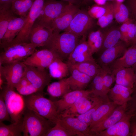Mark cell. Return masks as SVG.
I'll use <instances>...</instances> for the list:
<instances>
[{"instance_id":"cell-43","label":"cell","mask_w":136,"mask_h":136,"mask_svg":"<svg viewBox=\"0 0 136 136\" xmlns=\"http://www.w3.org/2000/svg\"><path fill=\"white\" fill-rule=\"evenodd\" d=\"M15 88L19 94L25 96L30 95L38 92L37 90L31 83Z\"/></svg>"},{"instance_id":"cell-30","label":"cell","mask_w":136,"mask_h":136,"mask_svg":"<svg viewBox=\"0 0 136 136\" xmlns=\"http://www.w3.org/2000/svg\"><path fill=\"white\" fill-rule=\"evenodd\" d=\"M68 65L77 69L92 78L100 72L101 69V67L95 60Z\"/></svg>"},{"instance_id":"cell-5","label":"cell","mask_w":136,"mask_h":136,"mask_svg":"<svg viewBox=\"0 0 136 136\" xmlns=\"http://www.w3.org/2000/svg\"><path fill=\"white\" fill-rule=\"evenodd\" d=\"M1 92L3 95L12 123L22 119L26 108L24 97L15 92L14 89L6 86Z\"/></svg>"},{"instance_id":"cell-26","label":"cell","mask_w":136,"mask_h":136,"mask_svg":"<svg viewBox=\"0 0 136 136\" xmlns=\"http://www.w3.org/2000/svg\"><path fill=\"white\" fill-rule=\"evenodd\" d=\"M48 68L51 77L59 80L65 78L70 74L68 64L58 57L52 62Z\"/></svg>"},{"instance_id":"cell-7","label":"cell","mask_w":136,"mask_h":136,"mask_svg":"<svg viewBox=\"0 0 136 136\" xmlns=\"http://www.w3.org/2000/svg\"><path fill=\"white\" fill-rule=\"evenodd\" d=\"M45 0H35L27 17L23 28L13 41L7 45L16 44L29 43V34L33 24L41 13Z\"/></svg>"},{"instance_id":"cell-46","label":"cell","mask_w":136,"mask_h":136,"mask_svg":"<svg viewBox=\"0 0 136 136\" xmlns=\"http://www.w3.org/2000/svg\"><path fill=\"white\" fill-rule=\"evenodd\" d=\"M131 20L129 19L127 21L123 23L119 29L121 34L120 40L124 42L125 43L126 41L128 25Z\"/></svg>"},{"instance_id":"cell-51","label":"cell","mask_w":136,"mask_h":136,"mask_svg":"<svg viewBox=\"0 0 136 136\" xmlns=\"http://www.w3.org/2000/svg\"><path fill=\"white\" fill-rule=\"evenodd\" d=\"M98 5H104L106 3L107 0H93Z\"/></svg>"},{"instance_id":"cell-49","label":"cell","mask_w":136,"mask_h":136,"mask_svg":"<svg viewBox=\"0 0 136 136\" xmlns=\"http://www.w3.org/2000/svg\"><path fill=\"white\" fill-rule=\"evenodd\" d=\"M79 6L82 4L81 0H61Z\"/></svg>"},{"instance_id":"cell-54","label":"cell","mask_w":136,"mask_h":136,"mask_svg":"<svg viewBox=\"0 0 136 136\" xmlns=\"http://www.w3.org/2000/svg\"><path fill=\"white\" fill-rule=\"evenodd\" d=\"M82 2V3H86L90 0H81Z\"/></svg>"},{"instance_id":"cell-47","label":"cell","mask_w":136,"mask_h":136,"mask_svg":"<svg viewBox=\"0 0 136 136\" xmlns=\"http://www.w3.org/2000/svg\"><path fill=\"white\" fill-rule=\"evenodd\" d=\"M127 7L136 20V0H127Z\"/></svg>"},{"instance_id":"cell-8","label":"cell","mask_w":136,"mask_h":136,"mask_svg":"<svg viewBox=\"0 0 136 136\" xmlns=\"http://www.w3.org/2000/svg\"><path fill=\"white\" fill-rule=\"evenodd\" d=\"M94 24L93 18L88 12L80 9L76 14L68 27L64 31L80 37L86 35Z\"/></svg>"},{"instance_id":"cell-45","label":"cell","mask_w":136,"mask_h":136,"mask_svg":"<svg viewBox=\"0 0 136 136\" xmlns=\"http://www.w3.org/2000/svg\"><path fill=\"white\" fill-rule=\"evenodd\" d=\"M128 102L129 103V105H127L126 111L134 115L136 114V93L131 96Z\"/></svg>"},{"instance_id":"cell-21","label":"cell","mask_w":136,"mask_h":136,"mask_svg":"<svg viewBox=\"0 0 136 136\" xmlns=\"http://www.w3.org/2000/svg\"><path fill=\"white\" fill-rule=\"evenodd\" d=\"M69 66L70 76L65 79L72 90H85L93 78L75 68Z\"/></svg>"},{"instance_id":"cell-16","label":"cell","mask_w":136,"mask_h":136,"mask_svg":"<svg viewBox=\"0 0 136 136\" xmlns=\"http://www.w3.org/2000/svg\"><path fill=\"white\" fill-rule=\"evenodd\" d=\"M127 46L124 42L120 40L114 46L99 54L97 63L101 67L109 66L124 55L127 49Z\"/></svg>"},{"instance_id":"cell-11","label":"cell","mask_w":136,"mask_h":136,"mask_svg":"<svg viewBox=\"0 0 136 136\" xmlns=\"http://www.w3.org/2000/svg\"><path fill=\"white\" fill-rule=\"evenodd\" d=\"M24 76L38 90L43 92L45 87L49 84L51 77L46 69L26 65Z\"/></svg>"},{"instance_id":"cell-40","label":"cell","mask_w":136,"mask_h":136,"mask_svg":"<svg viewBox=\"0 0 136 136\" xmlns=\"http://www.w3.org/2000/svg\"><path fill=\"white\" fill-rule=\"evenodd\" d=\"M6 121L11 122L3 95L1 92L0 95V122Z\"/></svg>"},{"instance_id":"cell-48","label":"cell","mask_w":136,"mask_h":136,"mask_svg":"<svg viewBox=\"0 0 136 136\" xmlns=\"http://www.w3.org/2000/svg\"><path fill=\"white\" fill-rule=\"evenodd\" d=\"M130 136H136V120H131L130 125Z\"/></svg>"},{"instance_id":"cell-55","label":"cell","mask_w":136,"mask_h":136,"mask_svg":"<svg viewBox=\"0 0 136 136\" xmlns=\"http://www.w3.org/2000/svg\"><path fill=\"white\" fill-rule=\"evenodd\" d=\"M132 67L133 68L135 71L136 69V63Z\"/></svg>"},{"instance_id":"cell-32","label":"cell","mask_w":136,"mask_h":136,"mask_svg":"<svg viewBox=\"0 0 136 136\" xmlns=\"http://www.w3.org/2000/svg\"><path fill=\"white\" fill-rule=\"evenodd\" d=\"M121 38L120 30L116 28L110 29L105 34H103L102 46L98 51L99 54L106 49L115 45L120 40Z\"/></svg>"},{"instance_id":"cell-29","label":"cell","mask_w":136,"mask_h":136,"mask_svg":"<svg viewBox=\"0 0 136 136\" xmlns=\"http://www.w3.org/2000/svg\"><path fill=\"white\" fill-rule=\"evenodd\" d=\"M100 72L92 79V94L94 95L103 98H108L105 94L103 89V79L106 74L110 73L109 67L107 66L101 67Z\"/></svg>"},{"instance_id":"cell-35","label":"cell","mask_w":136,"mask_h":136,"mask_svg":"<svg viewBox=\"0 0 136 136\" xmlns=\"http://www.w3.org/2000/svg\"><path fill=\"white\" fill-rule=\"evenodd\" d=\"M114 18L118 23H124L129 18V10L127 7L122 3L116 1L112 3Z\"/></svg>"},{"instance_id":"cell-28","label":"cell","mask_w":136,"mask_h":136,"mask_svg":"<svg viewBox=\"0 0 136 136\" xmlns=\"http://www.w3.org/2000/svg\"><path fill=\"white\" fill-rule=\"evenodd\" d=\"M11 4L0 5V41L11 21L16 17L11 9Z\"/></svg>"},{"instance_id":"cell-13","label":"cell","mask_w":136,"mask_h":136,"mask_svg":"<svg viewBox=\"0 0 136 136\" xmlns=\"http://www.w3.org/2000/svg\"><path fill=\"white\" fill-rule=\"evenodd\" d=\"M79 6L69 3L66 5L51 24L50 29L53 33H59L68 27L75 15L80 10Z\"/></svg>"},{"instance_id":"cell-38","label":"cell","mask_w":136,"mask_h":136,"mask_svg":"<svg viewBox=\"0 0 136 136\" xmlns=\"http://www.w3.org/2000/svg\"><path fill=\"white\" fill-rule=\"evenodd\" d=\"M53 127L48 131L45 136H72L77 135L62 126L58 119Z\"/></svg>"},{"instance_id":"cell-56","label":"cell","mask_w":136,"mask_h":136,"mask_svg":"<svg viewBox=\"0 0 136 136\" xmlns=\"http://www.w3.org/2000/svg\"><path fill=\"white\" fill-rule=\"evenodd\" d=\"M125 0H116V1L118 2H119L122 3Z\"/></svg>"},{"instance_id":"cell-37","label":"cell","mask_w":136,"mask_h":136,"mask_svg":"<svg viewBox=\"0 0 136 136\" xmlns=\"http://www.w3.org/2000/svg\"><path fill=\"white\" fill-rule=\"evenodd\" d=\"M106 12L101 17L98 19L97 24L101 28L107 26L113 21L114 18L112 3H107L104 5Z\"/></svg>"},{"instance_id":"cell-14","label":"cell","mask_w":136,"mask_h":136,"mask_svg":"<svg viewBox=\"0 0 136 136\" xmlns=\"http://www.w3.org/2000/svg\"><path fill=\"white\" fill-rule=\"evenodd\" d=\"M86 40V35L82 36L78 43L69 56L66 62L69 65L95 60Z\"/></svg>"},{"instance_id":"cell-12","label":"cell","mask_w":136,"mask_h":136,"mask_svg":"<svg viewBox=\"0 0 136 136\" xmlns=\"http://www.w3.org/2000/svg\"><path fill=\"white\" fill-rule=\"evenodd\" d=\"M57 57L52 51L45 48L35 51L22 62L26 65L44 69Z\"/></svg>"},{"instance_id":"cell-25","label":"cell","mask_w":136,"mask_h":136,"mask_svg":"<svg viewBox=\"0 0 136 136\" xmlns=\"http://www.w3.org/2000/svg\"><path fill=\"white\" fill-rule=\"evenodd\" d=\"M118 105L112 101H106L101 104L94 113L89 126L90 130L102 121L112 113Z\"/></svg>"},{"instance_id":"cell-24","label":"cell","mask_w":136,"mask_h":136,"mask_svg":"<svg viewBox=\"0 0 136 136\" xmlns=\"http://www.w3.org/2000/svg\"><path fill=\"white\" fill-rule=\"evenodd\" d=\"M133 92V89L116 84L108 94L112 101L118 105H121L130 100Z\"/></svg>"},{"instance_id":"cell-34","label":"cell","mask_w":136,"mask_h":136,"mask_svg":"<svg viewBox=\"0 0 136 136\" xmlns=\"http://www.w3.org/2000/svg\"><path fill=\"white\" fill-rule=\"evenodd\" d=\"M23 118L20 121L7 125L0 122V136H21L23 133Z\"/></svg>"},{"instance_id":"cell-58","label":"cell","mask_w":136,"mask_h":136,"mask_svg":"<svg viewBox=\"0 0 136 136\" xmlns=\"http://www.w3.org/2000/svg\"><path fill=\"white\" fill-rule=\"evenodd\" d=\"M134 92H135V93H136V89L134 90Z\"/></svg>"},{"instance_id":"cell-22","label":"cell","mask_w":136,"mask_h":136,"mask_svg":"<svg viewBox=\"0 0 136 136\" xmlns=\"http://www.w3.org/2000/svg\"><path fill=\"white\" fill-rule=\"evenodd\" d=\"M27 17H16L10 22L5 34L0 41L2 48L11 43L23 28Z\"/></svg>"},{"instance_id":"cell-44","label":"cell","mask_w":136,"mask_h":136,"mask_svg":"<svg viewBox=\"0 0 136 136\" xmlns=\"http://www.w3.org/2000/svg\"><path fill=\"white\" fill-rule=\"evenodd\" d=\"M135 36V28L134 23L131 20L128 24L126 44L128 46L131 45Z\"/></svg>"},{"instance_id":"cell-39","label":"cell","mask_w":136,"mask_h":136,"mask_svg":"<svg viewBox=\"0 0 136 136\" xmlns=\"http://www.w3.org/2000/svg\"><path fill=\"white\" fill-rule=\"evenodd\" d=\"M109 100L108 98L102 99L86 112L83 114L79 115L76 117L81 121L87 124L89 126L93 116L98 108L102 103Z\"/></svg>"},{"instance_id":"cell-57","label":"cell","mask_w":136,"mask_h":136,"mask_svg":"<svg viewBox=\"0 0 136 136\" xmlns=\"http://www.w3.org/2000/svg\"><path fill=\"white\" fill-rule=\"evenodd\" d=\"M133 117H134V119L136 120V114L134 115Z\"/></svg>"},{"instance_id":"cell-50","label":"cell","mask_w":136,"mask_h":136,"mask_svg":"<svg viewBox=\"0 0 136 136\" xmlns=\"http://www.w3.org/2000/svg\"><path fill=\"white\" fill-rule=\"evenodd\" d=\"M14 0H0V5L11 4Z\"/></svg>"},{"instance_id":"cell-4","label":"cell","mask_w":136,"mask_h":136,"mask_svg":"<svg viewBox=\"0 0 136 136\" xmlns=\"http://www.w3.org/2000/svg\"><path fill=\"white\" fill-rule=\"evenodd\" d=\"M37 47L30 43L8 45L3 48L0 55V65L22 61L31 55Z\"/></svg>"},{"instance_id":"cell-9","label":"cell","mask_w":136,"mask_h":136,"mask_svg":"<svg viewBox=\"0 0 136 136\" xmlns=\"http://www.w3.org/2000/svg\"><path fill=\"white\" fill-rule=\"evenodd\" d=\"M103 99L93 94L81 97L71 106L60 113L59 118L76 117L86 112Z\"/></svg>"},{"instance_id":"cell-42","label":"cell","mask_w":136,"mask_h":136,"mask_svg":"<svg viewBox=\"0 0 136 136\" xmlns=\"http://www.w3.org/2000/svg\"><path fill=\"white\" fill-rule=\"evenodd\" d=\"M106 10L104 5L103 6L95 5L91 7L88 12L92 18L98 19L104 14Z\"/></svg>"},{"instance_id":"cell-2","label":"cell","mask_w":136,"mask_h":136,"mask_svg":"<svg viewBox=\"0 0 136 136\" xmlns=\"http://www.w3.org/2000/svg\"><path fill=\"white\" fill-rule=\"evenodd\" d=\"M79 38L68 31L53 33L45 47L52 51L62 60L67 59L78 43L80 40Z\"/></svg>"},{"instance_id":"cell-33","label":"cell","mask_w":136,"mask_h":136,"mask_svg":"<svg viewBox=\"0 0 136 136\" xmlns=\"http://www.w3.org/2000/svg\"><path fill=\"white\" fill-rule=\"evenodd\" d=\"M35 0H14L11 9L14 13L19 17H27Z\"/></svg>"},{"instance_id":"cell-53","label":"cell","mask_w":136,"mask_h":136,"mask_svg":"<svg viewBox=\"0 0 136 136\" xmlns=\"http://www.w3.org/2000/svg\"><path fill=\"white\" fill-rule=\"evenodd\" d=\"M133 91L136 89V69L135 71L134 74V83L133 87Z\"/></svg>"},{"instance_id":"cell-17","label":"cell","mask_w":136,"mask_h":136,"mask_svg":"<svg viewBox=\"0 0 136 136\" xmlns=\"http://www.w3.org/2000/svg\"><path fill=\"white\" fill-rule=\"evenodd\" d=\"M134 115L126 112L120 121L107 129L98 133V136H130V122Z\"/></svg>"},{"instance_id":"cell-52","label":"cell","mask_w":136,"mask_h":136,"mask_svg":"<svg viewBox=\"0 0 136 136\" xmlns=\"http://www.w3.org/2000/svg\"><path fill=\"white\" fill-rule=\"evenodd\" d=\"M134 23L135 25V36L134 39L131 43V45L136 44V20L135 21Z\"/></svg>"},{"instance_id":"cell-59","label":"cell","mask_w":136,"mask_h":136,"mask_svg":"<svg viewBox=\"0 0 136 136\" xmlns=\"http://www.w3.org/2000/svg\"></svg>"},{"instance_id":"cell-23","label":"cell","mask_w":136,"mask_h":136,"mask_svg":"<svg viewBox=\"0 0 136 136\" xmlns=\"http://www.w3.org/2000/svg\"><path fill=\"white\" fill-rule=\"evenodd\" d=\"M136 63V44L128 48L124 55L109 66L112 73L119 69L132 67Z\"/></svg>"},{"instance_id":"cell-19","label":"cell","mask_w":136,"mask_h":136,"mask_svg":"<svg viewBox=\"0 0 136 136\" xmlns=\"http://www.w3.org/2000/svg\"><path fill=\"white\" fill-rule=\"evenodd\" d=\"M58 120L62 126L77 136H91L88 125L76 117L59 118Z\"/></svg>"},{"instance_id":"cell-20","label":"cell","mask_w":136,"mask_h":136,"mask_svg":"<svg viewBox=\"0 0 136 136\" xmlns=\"http://www.w3.org/2000/svg\"><path fill=\"white\" fill-rule=\"evenodd\" d=\"M90 90H72L67 93L58 100L53 101L59 114L71 106L79 98L92 94Z\"/></svg>"},{"instance_id":"cell-18","label":"cell","mask_w":136,"mask_h":136,"mask_svg":"<svg viewBox=\"0 0 136 136\" xmlns=\"http://www.w3.org/2000/svg\"><path fill=\"white\" fill-rule=\"evenodd\" d=\"M53 34L52 30L36 21L30 31L29 40L37 47H45Z\"/></svg>"},{"instance_id":"cell-3","label":"cell","mask_w":136,"mask_h":136,"mask_svg":"<svg viewBox=\"0 0 136 136\" xmlns=\"http://www.w3.org/2000/svg\"><path fill=\"white\" fill-rule=\"evenodd\" d=\"M24 136H45L52 123L26 108L23 116Z\"/></svg>"},{"instance_id":"cell-41","label":"cell","mask_w":136,"mask_h":136,"mask_svg":"<svg viewBox=\"0 0 136 136\" xmlns=\"http://www.w3.org/2000/svg\"><path fill=\"white\" fill-rule=\"evenodd\" d=\"M115 80V75L112 73L108 74L104 77L103 83L104 92L105 95L108 96L107 94L111 89V86Z\"/></svg>"},{"instance_id":"cell-36","label":"cell","mask_w":136,"mask_h":136,"mask_svg":"<svg viewBox=\"0 0 136 136\" xmlns=\"http://www.w3.org/2000/svg\"><path fill=\"white\" fill-rule=\"evenodd\" d=\"M103 38V34L99 30L92 32L89 34L87 42L93 54L99 51L102 46Z\"/></svg>"},{"instance_id":"cell-6","label":"cell","mask_w":136,"mask_h":136,"mask_svg":"<svg viewBox=\"0 0 136 136\" xmlns=\"http://www.w3.org/2000/svg\"><path fill=\"white\" fill-rule=\"evenodd\" d=\"M69 3L61 0H45L41 13L37 21L43 26L51 29L53 22Z\"/></svg>"},{"instance_id":"cell-15","label":"cell","mask_w":136,"mask_h":136,"mask_svg":"<svg viewBox=\"0 0 136 136\" xmlns=\"http://www.w3.org/2000/svg\"><path fill=\"white\" fill-rule=\"evenodd\" d=\"M127 103L118 105L105 119L93 127L90 130L92 136H96L99 132L111 126L121 119L126 112Z\"/></svg>"},{"instance_id":"cell-10","label":"cell","mask_w":136,"mask_h":136,"mask_svg":"<svg viewBox=\"0 0 136 136\" xmlns=\"http://www.w3.org/2000/svg\"><path fill=\"white\" fill-rule=\"evenodd\" d=\"M26 66L22 61L0 65V74L6 81L7 87L15 88L24 76Z\"/></svg>"},{"instance_id":"cell-31","label":"cell","mask_w":136,"mask_h":136,"mask_svg":"<svg viewBox=\"0 0 136 136\" xmlns=\"http://www.w3.org/2000/svg\"><path fill=\"white\" fill-rule=\"evenodd\" d=\"M71 91L65 78L49 84L47 89L49 94L55 97L62 96Z\"/></svg>"},{"instance_id":"cell-1","label":"cell","mask_w":136,"mask_h":136,"mask_svg":"<svg viewBox=\"0 0 136 136\" xmlns=\"http://www.w3.org/2000/svg\"><path fill=\"white\" fill-rule=\"evenodd\" d=\"M24 97L27 108L55 124L59 114L53 101L45 97L43 93L38 92Z\"/></svg>"},{"instance_id":"cell-27","label":"cell","mask_w":136,"mask_h":136,"mask_svg":"<svg viewBox=\"0 0 136 136\" xmlns=\"http://www.w3.org/2000/svg\"><path fill=\"white\" fill-rule=\"evenodd\" d=\"M134 72V69L131 67L122 68L112 73L115 75L116 84L133 89Z\"/></svg>"}]
</instances>
